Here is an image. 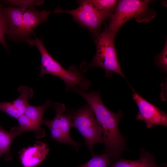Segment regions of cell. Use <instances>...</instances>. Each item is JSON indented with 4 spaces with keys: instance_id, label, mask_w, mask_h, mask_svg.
Here are the masks:
<instances>
[{
    "instance_id": "obj_17",
    "label": "cell",
    "mask_w": 167,
    "mask_h": 167,
    "mask_svg": "<svg viewBox=\"0 0 167 167\" xmlns=\"http://www.w3.org/2000/svg\"><path fill=\"white\" fill-rule=\"evenodd\" d=\"M51 137V138L57 142L62 143H65L69 145L74 148L77 152L81 143L73 140L68 135L62 131L58 128L50 129Z\"/></svg>"
},
{
    "instance_id": "obj_1",
    "label": "cell",
    "mask_w": 167,
    "mask_h": 167,
    "mask_svg": "<svg viewBox=\"0 0 167 167\" xmlns=\"http://www.w3.org/2000/svg\"><path fill=\"white\" fill-rule=\"evenodd\" d=\"M85 100L92 109L95 117L103 130L104 151L109 156L111 161L116 162L126 148V138L122 135L119 130L120 122L123 116L122 111L114 113L105 105L100 96V91L87 92L78 90L76 92Z\"/></svg>"
},
{
    "instance_id": "obj_3",
    "label": "cell",
    "mask_w": 167,
    "mask_h": 167,
    "mask_svg": "<svg viewBox=\"0 0 167 167\" xmlns=\"http://www.w3.org/2000/svg\"><path fill=\"white\" fill-rule=\"evenodd\" d=\"M116 34L105 24L103 31L94 36L96 48V54L90 63L81 66L82 72H85L89 68L97 67L105 71V76L107 77H111L115 73L126 79L118 59L114 45Z\"/></svg>"
},
{
    "instance_id": "obj_5",
    "label": "cell",
    "mask_w": 167,
    "mask_h": 167,
    "mask_svg": "<svg viewBox=\"0 0 167 167\" xmlns=\"http://www.w3.org/2000/svg\"><path fill=\"white\" fill-rule=\"evenodd\" d=\"M67 112L71 117V127L76 129L83 136L92 156L95 155L94 147L103 143V130L90 107L86 104L76 110Z\"/></svg>"
},
{
    "instance_id": "obj_12",
    "label": "cell",
    "mask_w": 167,
    "mask_h": 167,
    "mask_svg": "<svg viewBox=\"0 0 167 167\" xmlns=\"http://www.w3.org/2000/svg\"><path fill=\"white\" fill-rule=\"evenodd\" d=\"M53 107L56 111L54 118L51 120L43 119V124L48 127L49 129L58 128L67 135H70V131L71 127L72 119L69 113L66 111L65 105L62 103L55 102Z\"/></svg>"
},
{
    "instance_id": "obj_15",
    "label": "cell",
    "mask_w": 167,
    "mask_h": 167,
    "mask_svg": "<svg viewBox=\"0 0 167 167\" xmlns=\"http://www.w3.org/2000/svg\"><path fill=\"white\" fill-rule=\"evenodd\" d=\"M17 119L21 133L23 131H32L35 133V135L37 138H42L45 136V131L41 127V126L29 119L24 114Z\"/></svg>"
},
{
    "instance_id": "obj_2",
    "label": "cell",
    "mask_w": 167,
    "mask_h": 167,
    "mask_svg": "<svg viewBox=\"0 0 167 167\" xmlns=\"http://www.w3.org/2000/svg\"><path fill=\"white\" fill-rule=\"evenodd\" d=\"M32 41L41 55L40 76L49 74L59 78L65 84L67 92L70 90L85 91L89 88L91 82L84 76L80 70L73 66L66 69L50 55L41 40L36 37Z\"/></svg>"
},
{
    "instance_id": "obj_4",
    "label": "cell",
    "mask_w": 167,
    "mask_h": 167,
    "mask_svg": "<svg viewBox=\"0 0 167 167\" xmlns=\"http://www.w3.org/2000/svg\"><path fill=\"white\" fill-rule=\"evenodd\" d=\"M149 0H121L118 1L114 13L108 25L116 34L127 21L135 18L138 23H148L154 19L156 12L149 7Z\"/></svg>"
},
{
    "instance_id": "obj_16",
    "label": "cell",
    "mask_w": 167,
    "mask_h": 167,
    "mask_svg": "<svg viewBox=\"0 0 167 167\" xmlns=\"http://www.w3.org/2000/svg\"><path fill=\"white\" fill-rule=\"evenodd\" d=\"M51 105V102L49 100H47L44 104L40 106L30 105L25 109L24 114L30 120L41 126L43 124L44 113Z\"/></svg>"
},
{
    "instance_id": "obj_20",
    "label": "cell",
    "mask_w": 167,
    "mask_h": 167,
    "mask_svg": "<svg viewBox=\"0 0 167 167\" xmlns=\"http://www.w3.org/2000/svg\"><path fill=\"white\" fill-rule=\"evenodd\" d=\"M94 7L97 10L115 11L118 1L116 0H91Z\"/></svg>"
},
{
    "instance_id": "obj_10",
    "label": "cell",
    "mask_w": 167,
    "mask_h": 167,
    "mask_svg": "<svg viewBox=\"0 0 167 167\" xmlns=\"http://www.w3.org/2000/svg\"><path fill=\"white\" fill-rule=\"evenodd\" d=\"M52 12L44 10L36 11L24 9L23 15V41L32 46V39L30 38L36 27L41 23L47 21Z\"/></svg>"
},
{
    "instance_id": "obj_23",
    "label": "cell",
    "mask_w": 167,
    "mask_h": 167,
    "mask_svg": "<svg viewBox=\"0 0 167 167\" xmlns=\"http://www.w3.org/2000/svg\"><path fill=\"white\" fill-rule=\"evenodd\" d=\"M1 156V155L0 154V156Z\"/></svg>"
},
{
    "instance_id": "obj_14",
    "label": "cell",
    "mask_w": 167,
    "mask_h": 167,
    "mask_svg": "<svg viewBox=\"0 0 167 167\" xmlns=\"http://www.w3.org/2000/svg\"><path fill=\"white\" fill-rule=\"evenodd\" d=\"M21 133L19 127L17 126L12 128L9 132L5 130L0 126V154H5L6 160H11L10 148L13 140Z\"/></svg>"
},
{
    "instance_id": "obj_8",
    "label": "cell",
    "mask_w": 167,
    "mask_h": 167,
    "mask_svg": "<svg viewBox=\"0 0 167 167\" xmlns=\"http://www.w3.org/2000/svg\"><path fill=\"white\" fill-rule=\"evenodd\" d=\"M17 90L19 96L15 100L10 102H0V110L16 119L24 113L30 105L28 99L34 95L33 90L25 85L19 86Z\"/></svg>"
},
{
    "instance_id": "obj_22",
    "label": "cell",
    "mask_w": 167,
    "mask_h": 167,
    "mask_svg": "<svg viewBox=\"0 0 167 167\" xmlns=\"http://www.w3.org/2000/svg\"><path fill=\"white\" fill-rule=\"evenodd\" d=\"M167 40L161 52L156 58V63L161 70L164 72L167 71Z\"/></svg>"
},
{
    "instance_id": "obj_6",
    "label": "cell",
    "mask_w": 167,
    "mask_h": 167,
    "mask_svg": "<svg viewBox=\"0 0 167 167\" xmlns=\"http://www.w3.org/2000/svg\"><path fill=\"white\" fill-rule=\"evenodd\" d=\"M65 13L71 15L73 19L87 28L94 36L100 32L102 24L110 19L113 13L106 11H99L94 6L91 0L80 2L79 6L71 10H64L58 7L52 13Z\"/></svg>"
},
{
    "instance_id": "obj_11",
    "label": "cell",
    "mask_w": 167,
    "mask_h": 167,
    "mask_svg": "<svg viewBox=\"0 0 167 167\" xmlns=\"http://www.w3.org/2000/svg\"><path fill=\"white\" fill-rule=\"evenodd\" d=\"M1 6L7 22L9 38L14 41H23V15L24 9Z\"/></svg>"
},
{
    "instance_id": "obj_13",
    "label": "cell",
    "mask_w": 167,
    "mask_h": 167,
    "mask_svg": "<svg viewBox=\"0 0 167 167\" xmlns=\"http://www.w3.org/2000/svg\"><path fill=\"white\" fill-rule=\"evenodd\" d=\"M140 158L137 160L120 158L108 167H167L165 163L157 165L154 155L141 148L139 150Z\"/></svg>"
},
{
    "instance_id": "obj_19",
    "label": "cell",
    "mask_w": 167,
    "mask_h": 167,
    "mask_svg": "<svg viewBox=\"0 0 167 167\" xmlns=\"http://www.w3.org/2000/svg\"><path fill=\"white\" fill-rule=\"evenodd\" d=\"M2 2L11 6H16L23 9L36 10L35 5H41L44 2V0H6Z\"/></svg>"
},
{
    "instance_id": "obj_18",
    "label": "cell",
    "mask_w": 167,
    "mask_h": 167,
    "mask_svg": "<svg viewBox=\"0 0 167 167\" xmlns=\"http://www.w3.org/2000/svg\"><path fill=\"white\" fill-rule=\"evenodd\" d=\"M111 160L109 155L105 152L99 155H95L85 164L78 167H108Z\"/></svg>"
},
{
    "instance_id": "obj_21",
    "label": "cell",
    "mask_w": 167,
    "mask_h": 167,
    "mask_svg": "<svg viewBox=\"0 0 167 167\" xmlns=\"http://www.w3.org/2000/svg\"><path fill=\"white\" fill-rule=\"evenodd\" d=\"M8 24L3 14L0 4V43L8 51L9 50L5 39V35L7 33Z\"/></svg>"
},
{
    "instance_id": "obj_7",
    "label": "cell",
    "mask_w": 167,
    "mask_h": 167,
    "mask_svg": "<svg viewBox=\"0 0 167 167\" xmlns=\"http://www.w3.org/2000/svg\"><path fill=\"white\" fill-rule=\"evenodd\" d=\"M133 93V98L138 107L139 112L136 119L143 121L146 127L161 125L167 126V114L154 105L148 101L138 94L131 87Z\"/></svg>"
},
{
    "instance_id": "obj_9",
    "label": "cell",
    "mask_w": 167,
    "mask_h": 167,
    "mask_svg": "<svg viewBox=\"0 0 167 167\" xmlns=\"http://www.w3.org/2000/svg\"><path fill=\"white\" fill-rule=\"evenodd\" d=\"M49 151L46 143L37 141L32 146L20 150L19 159L23 167H36L44 161Z\"/></svg>"
}]
</instances>
